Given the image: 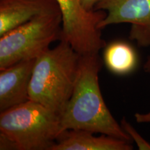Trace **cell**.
<instances>
[{"label":"cell","instance_id":"1","mask_svg":"<svg viewBox=\"0 0 150 150\" xmlns=\"http://www.w3.org/2000/svg\"><path fill=\"white\" fill-rule=\"evenodd\" d=\"M102 66L98 54L81 55L72 96L61 114V134L85 130L132 142L105 104L99 83Z\"/></svg>","mask_w":150,"mask_h":150},{"label":"cell","instance_id":"13","mask_svg":"<svg viewBox=\"0 0 150 150\" xmlns=\"http://www.w3.org/2000/svg\"><path fill=\"white\" fill-rule=\"evenodd\" d=\"M81 1L86 10L92 11H95V6L99 2V0H81Z\"/></svg>","mask_w":150,"mask_h":150},{"label":"cell","instance_id":"4","mask_svg":"<svg viewBox=\"0 0 150 150\" xmlns=\"http://www.w3.org/2000/svg\"><path fill=\"white\" fill-rule=\"evenodd\" d=\"M62 15L42 14L0 36V70L23 60L37 59L54 41L61 40Z\"/></svg>","mask_w":150,"mask_h":150},{"label":"cell","instance_id":"8","mask_svg":"<svg viewBox=\"0 0 150 150\" xmlns=\"http://www.w3.org/2000/svg\"><path fill=\"white\" fill-rule=\"evenodd\" d=\"M58 10L55 0H0V36L35 17Z\"/></svg>","mask_w":150,"mask_h":150},{"label":"cell","instance_id":"7","mask_svg":"<svg viewBox=\"0 0 150 150\" xmlns=\"http://www.w3.org/2000/svg\"><path fill=\"white\" fill-rule=\"evenodd\" d=\"M36 59L23 60L0 70L1 112L29 100V85Z\"/></svg>","mask_w":150,"mask_h":150},{"label":"cell","instance_id":"6","mask_svg":"<svg viewBox=\"0 0 150 150\" xmlns=\"http://www.w3.org/2000/svg\"><path fill=\"white\" fill-rule=\"evenodd\" d=\"M95 10L106 13L99 25L101 30L112 24H131L129 39L142 47L150 46V0H99Z\"/></svg>","mask_w":150,"mask_h":150},{"label":"cell","instance_id":"12","mask_svg":"<svg viewBox=\"0 0 150 150\" xmlns=\"http://www.w3.org/2000/svg\"><path fill=\"white\" fill-rule=\"evenodd\" d=\"M134 117L136 122L138 123H150V111L147 113L136 112Z\"/></svg>","mask_w":150,"mask_h":150},{"label":"cell","instance_id":"9","mask_svg":"<svg viewBox=\"0 0 150 150\" xmlns=\"http://www.w3.org/2000/svg\"><path fill=\"white\" fill-rule=\"evenodd\" d=\"M85 130L62 132L50 150H131V142Z\"/></svg>","mask_w":150,"mask_h":150},{"label":"cell","instance_id":"11","mask_svg":"<svg viewBox=\"0 0 150 150\" xmlns=\"http://www.w3.org/2000/svg\"><path fill=\"white\" fill-rule=\"evenodd\" d=\"M121 127H122L124 131L130 136L132 141H134L138 146V149L140 150H150V143L144 139L140 136L139 133L135 129L130 123L127 121L126 119L123 118L120 122Z\"/></svg>","mask_w":150,"mask_h":150},{"label":"cell","instance_id":"2","mask_svg":"<svg viewBox=\"0 0 150 150\" xmlns=\"http://www.w3.org/2000/svg\"><path fill=\"white\" fill-rule=\"evenodd\" d=\"M80 56L68 42L61 40L37 58L29 85L30 100L61 115L73 93Z\"/></svg>","mask_w":150,"mask_h":150},{"label":"cell","instance_id":"5","mask_svg":"<svg viewBox=\"0 0 150 150\" xmlns=\"http://www.w3.org/2000/svg\"><path fill=\"white\" fill-rule=\"evenodd\" d=\"M55 1L62 15L61 40L80 55L98 54L106 46L99 28L106 16L105 11L86 10L81 0Z\"/></svg>","mask_w":150,"mask_h":150},{"label":"cell","instance_id":"14","mask_svg":"<svg viewBox=\"0 0 150 150\" xmlns=\"http://www.w3.org/2000/svg\"><path fill=\"white\" fill-rule=\"evenodd\" d=\"M144 70L145 72L150 73V55L147 58V61L145 62V65H144Z\"/></svg>","mask_w":150,"mask_h":150},{"label":"cell","instance_id":"10","mask_svg":"<svg viewBox=\"0 0 150 150\" xmlns=\"http://www.w3.org/2000/svg\"><path fill=\"white\" fill-rule=\"evenodd\" d=\"M103 59L108 70L117 75L131 73L138 61L134 49L123 41H115L105 47Z\"/></svg>","mask_w":150,"mask_h":150},{"label":"cell","instance_id":"3","mask_svg":"<svg viewBox=\"0 0 150 150\" xmlns=\"http://www.w3.org/2000/svg\"><path fill=\"white\" fill-rule=\"evenodd\" d=\"M61 134V115L32 100L0 114V135L16 150H50Z\"/></svg>","mask_w":150,"mask_h":150}]
</instances>
